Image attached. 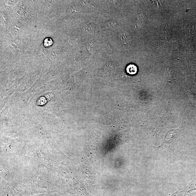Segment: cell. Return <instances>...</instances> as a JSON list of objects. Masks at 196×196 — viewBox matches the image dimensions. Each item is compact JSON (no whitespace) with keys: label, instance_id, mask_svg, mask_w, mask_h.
Returning a JSON list of instances; mask_svg holds the SVG:
<instances>
[{"label":"cell","instance_id":"277c9868","mask_svg":"<svg viewBox=\"0 0 196 196\" xmlns=\"http://www.w3.org/2000/svg\"><path fill=\"white\" fill-rule=\"evenodd\" d=\"M138 18L140 22H143L146 19V15L143 12H139L138 13Z\"/></svg>","mask_w":196,"mask_h":196},{"label":"cell","instance_id":"3957f363","mask_svg":"<svg viewBox=\"0 0 196 196\" xmlns=\"http://www.w3.org/2000/svg\"><path fill=\"white\" fill-rule=\"evenodd\" d=\"M117 26V22L114 20H109L106 23L107 28L109 30H113Z\"/></svg>","mask_w":196,"mask_h":196},{"label":"cell","instance_id":"7a4b0ae2","mask_svg":"<svg viewBox=\"0 0 196 196\" xmlns=\"http://www.w3.org/2000/svg\"><path fill=\"white\" fill-rule=\"evenodd\" d=\"M126 70L128 74L131 75L135 74L137 71V67L133 64L129 65Z\"/></svg>","mask_w":196,"mask_h":196},{"label":"cell","instance_id":"5b68a950","mask_svg":"<svg viewBox=\"0 0 196 196\" xmlns=\"http://www.w3.org/2000/svg\"><path fill=\"white\" fill-rule=\"evenodd\" d=\"M53 44V41L50 39H46L45 40V46L50 45Z\"/></svg>","mask_w":196,"mask_h":196},{"label":"cell","instance_id":"6da1fadb","mask_svg":"<svg viewBox=\"0 0 196 196\" xmlns=\"http://www.w3.org/2000/svg\"><path fill=\"white\" fill-rule=\"evenodd\" d=\"M119 37L121 40L125 43H128L131 39V35L130 32L127 30L122 31L119 34Z\"/></svg>","mask_w":196,"mask_h":196}]
</instances>
